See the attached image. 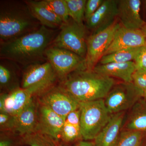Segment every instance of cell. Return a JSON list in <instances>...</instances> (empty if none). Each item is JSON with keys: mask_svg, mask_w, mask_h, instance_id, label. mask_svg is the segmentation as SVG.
I'll return each mask as SVG.
<instances>
[{"mask_svg": "<svg viewBox=\"0 0 146 146\" xmlns=\"http://www.w3.org/2000/svg\"><path fill=\"white\" fill-rule=\"evenodd\" d=\"M55 35L54 30L41 26L34 31L1 44L0 56L25 66L40 63L44 59L45 52Z\"/></svg>", "mask_w": 146, "mask_h": 146, "instance_id": "cell-1", "label": "cell"}, {"mask_svg": "<svg viewBox=\"0 0 146 146\" xmlns=\"http://www.w3.org/2000/svg\"><path fill=\"white\" fill-rule=\"evenodd\" d=\"M60 86L79 103L104 99L115 85L114 79L94 70H79L62 80Z\"/></svg>", "mask_w": 146, "mask_h": 146, "instance_id": "cell-2", "label": "cell"}, {"mask_svg": "<svg viewBox=\"0 0 146 146\" xmlns=\"http://www.w3.org/2000/svg\"><path fill=\"white\" fill-rule=\"evenodd\" d=\"M1 44L35 31L41 26L25 1H2L0 5Z\"/></svg>", "mask_w": 146, "mask_h": 146, "instance_id": "cell-3", "label": "cell"}, {"mask_svg": "<svg viewBox=\"0 0 146 146\" xmlns=\"http://www.w3.org/2000/svg\"><path fill=\"white\" fill-rule=\"evenodd\" d=\"M79 108L82 137L85 140L95 139L111 117L104 100L80 103Z\"/></svg>", "mask_w": 146, "mask_h": 146, "instance_id": "cell-4", "label": "cell"}, {"mask_svg": "<svg viewBox=\"0 0 146 146\" xmlns=\"http://www.w3.org/2000/svg\"><path fill=\"white\" fill-rule=\"evenodd\" d=\"M23 73L21 88L32 95H42L54 87L57 74L49 62H40L26 66Z\"/></svg>", "mask_w": 146, "mask_h": 146, "instance_id": "cell-5", "label": "cell"}, {"mask_svg": "<svg viewBox=\"0 0 146 146\" xmlns=\"http://www.w3.org/2000/svg\"><path fill=\"white\" fill-rule=\"evenodd\" d=\"M86 27L72 18L64 23L51 46L71 51L85 58L86 53Z\"/></svg>", "mask_w": 146, "mask_h": 146, "instance_id": "cell-6", "label": "cell"}, {"mask_svg": "<svg viewBox=\"0 0 146 146\" xmlns=\"http://www.w3.org/2000/svg\"><path fill=\"white\" fill-rule=\"evenodd\" d=\"M45 54L60 79L75 71L86 69L85 58L71 51L50 46Z\"/></svg>", "mask_w": 146, "mask_h": 146, "instance_id": "cell-7", "label": "cell"}, {"mask_svg": "<svg viewBox=\"0 0 146 146\" xmlns=\"http://www.w3.org/2000/svg\"><path fill=\"white\" fill-rule=\"evenodd\" d=\"M117 20L106 28L93 33L86 39V68L92 70L109 47L117 30L121 27Z\"/></svg>", "mask_w": 146, "mask_h": 146, "instance_id": "cell-8", "label": "cell"}, {"mask_svg": "<svg viewBox=\"0 0 146 146\" xmlns=\"http://www.w3.org/2000/svg\"><path fill=\"white\" fill-rule=\"evenodd\" d=\"M141 97V92L132 82H123L112 87L105 98V104L110 114H116L132 107Z\"/></svg>", "mask_w": 146, "mask_h": 146, "instance_id": "cell-9", "label": "cell"}, {"mask_svg": "<svg viewBox=\"0 0 146 146\" xmlns=\"http://www.w3.org/2000/svg\"><path fill=\"white\" fill-rule=\"evenodd\" d=\"M41 96L40 103L48 107L65 120L70 112L80 107V103L60 86L53 87Z\"/></svg>", "mask_w": 146, "mask_h": 146, "instance_id": "cell-10", "label": "cell"}, {"mask_svg": "<svg viewBox=\"0 0 146 146\" xmlns=\"http://www.w3.org/2000/svg\"><path fill=\"white\" fill-rule=\"evenodd\" d=\"M38 121L36 132L52 140L60 138L65 119L48 107L40 103L38 108Z\"/></svg>", "mask_w": 146, "mask_h": 146, "instance_id": "cell-11", "label": "cell"}, {"mask_svg": "<svg viewBox=\"0 0 146 146\" xmlns=\"http://www.w3.org/2000/svg\"><path fill=\"white\" fill-rule=\"evenodd\" d=\"M146 46V37L141 29H130L121 25L115 33L112 42L104 55L121 50Z\"/></svg>", "mask_w": 146, "mask_h": 146, "instance_id": "cell-12", "label": "cell"}, {"mask_svg": "<svg viewBox=\"0 0 146 146\" xmlns=\"http://www.w3.org/2000/svg\"><path fill=\"white\" fill-rule=\"evenodd\" d=\"M118 3V1L104 0L96 11L86 21V28L95 33L112 25L117 17Z\"/></svg>", "mask_w": 146, "mask_h": 146, "instance_id": "cell-13", "label": "cell"}, {"mask_svg": "<svg viewBox=\"0 0 146 146\" xmlns=\"http://www.w3.org/2000/svg\"><path fill=\"white\" fill-rule=\"evenodd\" d=\"M140 0L118 1V16L121 25L132 30L141 29L145 22L140 15Z\"/></svg>", "mask_w": 146, "mask_h": 146, "instance_id": "cell-14", "label": "cell"}, {"mask_svg": "<svg viewBox=\"0 0 146 146\" xmlns=\"http://www.w3.org/2000/svg\"><path fill=\"white\" fill-rule=\"evenodd\" d=\"M32 95L22 88H17L8 94H2L0 98V111L16 116L32 99Z\"/></svg>", "mask_w": 146, "mask_h": 146, "instance_id": "cell-15", "label": "cell"}, {"mask_svg": "<svg viewBox=\"0 0 146 146\" xmlns=\"http://www.w3.org/2000/svg\"><path fill=\"white\" fill-rule=\"evenodd\" d=\"M38 108L33 98L19 114L14 116L13 130L25 136L36 132L38 125Z\"/></svg>", "mask_w": 146, "mask_h": 146, "instance_id": "cell-16", "label": "cell"}, {"mask_svg": "<svg viewBox=\"0 0 146 146\" xmlns=\"http://www.w3.org/2000/svg\"><path fill=\"white\" fill-rule=\"evenodd\" d=\"M124 116L123 112L111 116L107 124L94 139L96 146H116L119 137Z\"/></svg>", "mask_w": 146, "mask_h": 146, "instance_id": "cell-17", "label": "cell"}, {"mask_svg": "<svg viewBox=\"0 0 146 146\" xmlns=\"http://www.w3.org/2000/svg\"><path fill=\"white\" fill-rule=\"evenodd\" d=\"M32 15L41 25L52 29L61 27L64 23L42 1H25Z\"/></svg>", "mask_w": 146, "mask_h": 146, "instance_id": "cell-18", "label": "cell"}, {"mask_svg": "<svg viewBox=\"0 0 146 146\" xmlns=\"http://www.w3.org/2000/svg\"><path fill=\"white\" fill-rule=\"evenodd\" d=\"M94 70L110 77L119 78L123 82H132V75L136 70L134 61L121 63L97 64Z\"/></svg>", "mask_w": 146, "mask_h": 146, "instance_id": "cell-19", "label": "cell"}, {"mask_svg": "<svg viewBox=\"0 0 146 146\" xmlns=\"http://www.w3.org/2000/svg\"><path fill=\"white\" fill-rule=\"evenodd\" d=\"M141 48V47L125 49L106 55L102 57L99 63L100 64H106L110 63H126L133 61L136 58Z\"/></svg>", "mask_w": 146, "mask_h": 146, "instance_id": "cell-20", "label": "cell"}, {"mask_svg": "<svg viewBox=\"0 0 146 146\" xmlns=\"http://www.w3.org/2000/svg\"><path fill=\"white\" fill-rule=\"evenodd\" d=\"M86 0H65L70 17L80 25H83L85 20Z\"/></svg>", "mask_w": 146, "mask_h": 146, "instance_id": "cell-21", "label": "cell"}, {"mask_svg": "<svg viewBox=\"0 0 146 146\" xmlns=\"http://www.w3.org/2000/svg\"><path fill=\"white\" fill-rule=\"evenodd\" d=\"M11 61H1L0 64V86L1 89H9L11 88L12 91L16 89L13 86L15 74L13 68L11 67Z\"/></svg>", "mask_w": 146, "mask_h": 146, "instance_id": "cell-22", "label": "cell"}, {"mask_svg": "<svg viewBox=\"0 0 146 146\" xmlns=\"http://www.w3.org/2000/svg\"><path fill=\"white\" fill-rule=\"evenodd\" d=\"M127 125L128 130L141 131H146V105L137 108Z\"/></svg>", "mask_w": 146, "mask_h": 146, "instance_id": "cell-23", "label": "cell"}, {"mask_svg": "<svg viewBox=\"0 0 146 146\" xmlns=\"http://www.w3.org/2000/svg\"><path fill=\"white\" fill-rule=\"evenodd\" d=\"M42 2L63 23L69 20L68 7L65 0H43Z\"/></svg>", "mask_w": 146, "mask_h": 146, "instance_id": "cell-24", "label": "cell"}, {"mask_svg": "<svg viewBox=\"0 0 146 146\" xmlns=\"http://www.w3.org/2000/svg\"><path fill=\"white\" fill-rule=\"evenodd\" d=\"M143 134L141 131L128 130L120 134L116 146H141Z\"/></svg>", "mask_w": 146, "mask_h": 146, "instance_id": "cell-25", "label": "cell"}, {"mask_svg": "<svg viewBox=\"0 0 146 146\" xmlns=\"http://www.w3.org/2000/svg\"><path fill=\"white\" fill-rule=\"evenodd\" d=\"M23 141L30 146H55L46 136L37 132L24 136Z\"/></svg>", "mask_w": 146, "mask_h": 146, "instance_id": "cell-26", "label": "cell"}, {"mask_svg": "<svg viewBox=\"0 0 146 146\" xmlns=\"http://www.w3.org/2000/svg\"><path fill=\"white\" fill-rule=\"evenodd\" d=\"M60 138L66 143H70L82 138L80 128L65 122L61 131Z\"/></svg>", "mask_w": 146, "mask_h": 146, "instance_id": "cell-27", "label": "cell"}, {"mask_svg": "<svg viewBox=\"0 0 146 146\" xmlns=\"http://www.w3.org/2000/svg\"><path fill=\"white\" fill-rule=\"evenodd\" d=\"M132 83L142 93L146 89V70H136L132 75Z\"/></svg>", "mask_w": 146, "mask_h": 146, "instance_id": "cell-28", "label": "cell"}, {"mask_svg": "<svg viewBox=\"0 0 146 146\" xmlns=\"http://www.w3.org/2000/svg\"><path fill=\"white\" fill-rule=\"evenodd\" d=\"M104 0H88L85 9V20L87 21L98 9Z\"/></svg>", "mask_w": 146, "mask_h": 146, "instance_id": "cell-29", "label": "cell"}, {"mask_svg": "<svg viewBox=\"0 0 146 146\" xmlns=\"http://www.w3.org/2000/svg\"><path fill=\"white\" fill-rule=\"evenodd\" d=\"M14 126V116L5 113H0V126L1 129L13 130Z\"/></svg>", "mask_w": 146, "mask_h": 146, "instance_id": "cell-30", "label": "cell"}, {"mask_svg": "<svg viewBox=\"0 0 146 146\" xmlns=\"http://www.w3.org/2000/svg\"><path fill=\"white\" fill-rule=\"evenodd\" d=\"M136 70H146V46L141 47L134 60Z\"/></svg>", "mask_w": 146, "mask_h": 146, "instance_id": "cell-31", "label": "cell"}, {"mask_svg": "<svg viewBox=\"0 0 146 146\" xmlns=\"http://www.w3.org/2000/svg\"><path fill=\"white\" fill-rule=\"evenodd\" d=\"M65 122L80 128V108L70 112L65 118Z\"/></svg>", "mask_w": 146, "mask_h": 146, "instance_id": "cell-32", "label": "cell"}, {"mask_svg": "<svg viewBox=\"0 0 146 146\" xmlns=\"http://www.w3.org/2000/svg\"><path fill=\"white\" fill-rule=\"evenodd\" d=\"M12 141L8 138L1 139L0 141V146H12Z\"/></svg>", "mask_w": 146, "mask_h": 146, "instance_id": "cell-33", "label": "cell"}, {"mask_svg": "<svg viewBox=\"0 0 146 146\" xmlns=\"http://www.w3.org/2000/svg\"><path fill=\"white\" fill-rule=\"evenodd\" d=\"M74 146H96L95 143L88 141H80Z\"/></svg>", "mask_w": 146, "mask_h": 146, "instance_id": "cell-34", "label": "cell"}, {"mask_svg": "<svg viewBox=\"0 0 146 146\" xmlns=\"http://www.w3.org/2000/svg\"><path fill=\"white\" fill-rule=\"evenodd\" d=\"M141 30L143 32L144 35H145L146 37V22H145L144 25L142 27V28L141 29Z\"/></svg>", "mask_w": 146, "mask_h": 146, "instance_id": "cell-35", "label": "cell"}, {"mask_svg": "<svg viewBox=\"0 0 146 146\" xmlns=\"http://www.w3.org/2000/svg\"><path fill=\"white\" fill-rule=\"evenodd\" d=\"M142 97L146 101V89L142 93Z\"/></svg>", "mask_w": 146, "mask_h": 146, "instance_id": "cell-36", "label": "cell"}, {"mask_svg": "<svg viewBox=\"0 0 146 146\" xmlns=\"http://www.w3.org/2000/svg\"><path fill=\"white\" fill-rule=\"evenodd\" d=\"M57 146H63L61 145H59Z\"/></svg>", "mask_w": 146, "mask_h": 146, "instance_id": "cell-37", "label": "cell"}, {"mask_svg": "<svg viewBox=\"0 0 146 146\" xmlns=\"http://www.w3.org/2000/svg\"><path fill=\"white\" fill-rule=\"evenodd\" d=\"M145 3H146V1H145Z\"/></svg>", "mask_w": 146, "mask_h": 146, "instance_id": "cell-38", "label": "cell"}]
</instances>
